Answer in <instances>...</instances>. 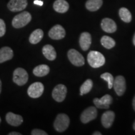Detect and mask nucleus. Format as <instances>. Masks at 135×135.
Here are the masks:
<instances>
[{
	"mask_svg": "<svg viewBox=\"0 0 135 135\" xmlns=\"http://www.w3.org/2000/svg\"><path fill=\"white\" fill-rule=\"evenodd\" d=\"M43 55L47 60L50 61L55 60L56 58V52L53 46L50 45H46L43 46L42 50Z\"/></svg>",
	"mask_w": 135,
	"mask_h": 135,
	"instance_id": "18",
	"label": "nucleus"
},
{
	"mask_svg": "<svg viewBox=\"0 0 135 135\" xmlns=\"http://www.w3.org/2000/svg\"><path fill=\"white\" fill-rule=\"evenodd\" d=\"M93 135H101L102 134L100 132H99V131H95L93 134Z\"/></svg>",
	"mask_w": 135,
	"mask_h": 135,
	"instance_id": "32",
	"label": "nucleus"
},
{
	"mask_svg": "<svg viewBox=\"0 0 135 135\" xmlns=\"http://www.w3.org/2000/svg\"><path fill=\"white\" fill-rule=\"evenodd\" d=\"M8 135H21V134L18 132H11L8 134Z\"/></svg>",
	"mask_w": 135,
	"mask_h": 135,
	"instance_id": "30",
	"label": "nucleus"
},
{
	"mask_svg": "<svg viewBox=\"0 0 135 135\" xmlns=\"http://www.w3.org/2000/svg\"><path fill=\"white\" fill-rule=\"evenodd\" d=\"M6 33V24L4 20L0 19V37H2Z\"/></svg>",
	"mask_w": 135,
	"mask_h": 135,
	"instance_id": "27",
	"label": "nucleus"
},
{
	"mask_svg": "<svg viewBox=\"0 0 135 135\" xmlns=\"http://www.w3.org/2000/svg\"><path fill=\"white\" fill-rule=\"evenodd\" d=\"M13 57V51L8 46L3 47L0 49V63L10 60Z\"/></svg>",
	"mask_w": 135,
	"mask_h": 135,
	"instance_id": "17",
	"label": "nucleus"
},
{
	"mask_svg": "<svg viewBox=\"0 0 135 135\" xmlns=\"http://www.w3.org/2000/svg\"><path fill=\"white\" fill-rule=\"evenodd\" d=\"M133 43L134 44V45L135 46V33L134 35V36H133Z\"/></svg>",
	"mask_w": 135,
	"mask_h": 135,
	"instance_id": "33",
	"label": "nucleus"
},
{
	"mask_svg": "<svg viewBox=\"0 0 135 135\" xmlns=\"http://www.w3.org/2000/svg\"><path fill=\"white\" fill-rule=\"evenodd\" d=\"M31 15L28 11H23L15 16L12 20V25L15 28H21L31 21Z\"/></svg>",
	"mask_w": 135,
	"mask_h": 135,
	"instance_id": "2",
	"label": "nucleus"
},
{
	"mask_svg": "<svg viewBox=\"0 0 135 135\" xmlns=\"http://www.w3.org/2000/svg\"><path fill=\"white\" fill-rule=\"evenodd\" d=\"M50 67L46 65H41L37 66L33 70V74L36 76L43 77L46 76L50 73Z\"/></svg>",
	"mask_w": 135,
	"mask_h": 135,
	"instance_id": "20",
	"label": "nucleus"
},
{
	"mask_svg": "<svg viewBox=\"0 0 135 135\" xmlns=\"http://www.w3.org/2000/svg\"><path fill=\"white\" fill-rule=\"evenodd\" d=\"M1 86H2V83H1V81L0 80V93L1 92Z\"/></svg>",
	"mask_w": 135,
	"mask_h": 135,
	"instance_id": "34",
	"label": "nucleus"
},
{
	"mask_svg": "<svg viewBox=\"0 0 135 135\" xmlns=\"http://www.w3.org/2000/svg\"><path fill=\"white\" fill-rule=\"evenodd\" d=\"M93 88V81L90 79H88L83 83V84L80 87V95L83 96L84 94L88 93Z\"/></svg>",
	"mask_w": 135,
	"mask_h": 135,
	"instance_id": "25",
	"label": "nucleus"
},
{
	"mask_svg": "<svg viewBox=\"0 0 135 135\" xmlns=\"http://www.w3.org/2000/svg\"><path fill=\"white\" fill-rule=\"evenodd\" d=\"M88 62L93 68L103 66L105 63V58L101 53L97 51H91L88 55Z\"/></svg>",
	"mask_w": 135,
	"mask_h": 135,
	"instance_id": "1",
	"label": "nucleus"
},
{
	"mask_svg": "<svg viewBox=\"0 0 135 135\" xmlns=\"http://www.w3.org/2000/svg\"><path fill=\"white\" fill-rule=\"evenodd\" d=\"M133 129H134V130L135 131V121L134 123H133Z\"/></svg>",
	"mask_w": 135,
	"mask_h": 135,
	"instance_id": "35",
	"label": "nucleus"
},
{
	"mask_svg": "<svg viewBox=\"0 0 135 135\" xmlns=\"http://www.w3.org/2000/svg\"><path fill=\"white\" fill-rule=\"evenodd\" d=\"M101 43L102 46L106 49H111L115 46V41L111 37L103 36L101 39Z\"/></svg>",
	"mask_w": 135,
	"mask_h": 135,
	"instance_id": "24",
	"label": "nucleus"
},
{
	"mask_svg": "<svg viewBox=\"0 0 135 135\" xmlns=\"http://www.w3.org/2000/svg\"><path fill=\"white\" fill-rule=\"evenodd\" d=\"M97 115L98 111L97 108L94 106H90L83 111L81 115L80 119L82 123L86 124L95 119L97 117Z\"/></svg>",
	"mask_w": 135,
	"mask_h": 135,
	"instance_id": "8",
	"label": "nucleus"
},
{
	"mask_svg": "<svg viewBox=\"0 0 135 135\" xmlns=\"http://www.w3.org/2000/svg\"><path fill=\"white\" fill-rule=\"evenodd\" d=\"M13 80L17 85H24L28 80V73L25 69L22 68H18L13 72Z\"/></svg>",
	"mask_w": 135,
	"mask_h": 135,
	"instance_id": "4",
	"label": "nucleus"
},
{
	"mask_svg": "<svg viewBox=\"0 0 135 135\" xmlns=\"http://www.w3.org/2000/svg\"><path fill=\"white\" fill-rule=\"evenodd\" d=\"M112 102L113 98L109 94H105L100 99L96 98L93 99L95 107L100 109H108Z\"/></svg>",
	"mask_w": 135,
	"mask_h": 135,
	"instance_id": "12",
	"label": "nucleus"
},
{
	"mask_svg": "<svg viewBox=\"0 0 135 135\" xmlns=\"http://www.w3.org/2000/svg\"><path fill=\"white\" fill-rule=\"evenodd\" d=\"M101 78L108 83L109 89L112 88L114 78L111 73H104L101 75Z\"/></svg>",
	"mask_w": 135,
	"mask_h": 135,
	"instance_id": "26",
	"label": "nucleus"
},
{
	"mask_svg": "<svg viewBox=\"0 0 135 135\" xmlns=\"http://www.w3.org/2000/svg\"><path fill=\"white\" fill-rule=\"evenodd\" d=\"M28 5L27 0H10L8 3V8L12 12H18L24 10Z\"/></svg>",
	"mask_w": 135,
	"mask_h": 135,
	"instance_id": "10",
	"label": "nucleus"
},
{
	"mask_svg": "<svg viewBox=\"0 0 135 135\" xmlns=\"http://www.w3.org/2000/svg\"><path fill=\"white\" fill-rule=\"evenodd\" d=\"M67 93V88L64 84H60L54 88L52 97L57 102H62L65 99Z\"/></svg>",
	"mask_w": 135,
	"mask_h": 135,
	"instance_id": "7",
	"label": "nucleus"
},
{
	"mask_svg": "<svg viewBox=\"0 0 135 135\" xmlns=\"http://www.w3.org/2000/svg\"><path fill=\"white\" fill-rule=\"evenodd\" d=\"M1 118H0V123H1Z\"/></svg>",
	"mask_w": 135,
	"mask_h": 135,
	"instance_id": "36",
	"label": "nucleus"
},
{
	"mask_svg": "<svg viewBox=\"0 0 135 135\" xmlns=\"http://www.w3.org/2000/svg\"><path fill=\"white\" fill-rule=\"evenodd\" d=\"M119 15L123 21L129 23L132 20V16L130 11L126 8H121L119 11Z\"/></svg>",
	"mask_w": 135,
	"mask_h": 135,
	"instance_id": "23",
	"label": "nucleus"
},
{
	"mask_svg": "<svg viewBox=\"0 0 135 135\" xmlns=\"http://www.w3.org/2000/svg\"><path fill=\"white\" fill-rule=\"evenodd\" d=\"M103 0H88L86 3V8L90 11H96L101 7Z\"/></svg>",
	"mask_w": 135,
	"mask_h": 135,
	"instance_id": "22",
	"label": "nucleus"
},
{
	"mask_svg": "<svg viewBox=\"0 0 135 135\" xmlns=\"http://www.w3.org/2000/svg\"><path fill=\"white\" fill-rule=\"evenodd\" d=\"M6 120L8 124L13 126H18L23 123V119L21 116L9 112L6 115Z\"/></svg>",
	"mask_w": 135,
	"mask_h": 135,
	"instance_id": "15",
	"label": "nucleus"
},
{
	"mask_svg": "<svg viewBox=\"0 0 135 135\" xmlns=\"http://www.w3.org/2000/svg\"><path fill=\"white\" fill-rule=\"evenodd\" d=\"M70 118L66 114L61 113L58 114L54 122V128L58 132L65 131L70 125Z\"/></svg>",
	"mask_w": 135,
	"mask_h": 135,
	"instance_id": "3",
	"label": "nucleus"
},
{
	"mask_svg": "<svg viewBox=\"0 0 135 135\" xmlns=\"http://www.w3.org/2000/svg\"><path fill=\"white\" fill-rule=\"evenodd\" d=\"M91 45V36L88 32H83L80 38V47L83 51H87Z\"/></svg>",
	"mask_w": 135,
	"mask_h": 135,
	"instance_id": "16",
	"label": "nucleus"
},
{
	"mask_svg": "<svg viewBox=\"0 0 135 135\" xmlns=\"http://www.w3.org/2000/svg\"><path fill=\"white\" fill-rule=\"evenodd\" d=\"M114 91L118 96H122L125 93L126 89V80L123 76H118L114 80L113 85Z\"/></svg>",
	"mask_w": 135,
	"mask_h": 135,
	"instance_id": "9",
	"label": "nucleus"
},
{
	"mask_svg": "<svg viewBox=\"0 0 135 135\" xmlns=\"http://www.w3.org/2000/svg\"><path fill=\"white\" fill-rule=\"evenodd\" d=\"M101 26L104 31L108 33H114L117 30V26L115 22L110 18H104L101 21Z\"/></svg>",
	"mask_w": 135,
	"mask_h": 135,
	"instance_id": "13",
	"label": "nucleus"
},
{
	"mask_svg": "<svg viewBox=\"0 0 135 135\" xmlns=\"http://www.w3.org/2000/svg\"><path fill=\"white\" fill-rule=\"evenodd\" d=\"M66 35L65 30L60 25H56L51 28L48 33V36L50 38L55 40H61L65 38Z\"/></svg>",
	"mask_w": 135,
	"mask_h": 135,
	"instance_id": "11",
	"label": "nucleus"
},
{
	"mask_svg": "<svg viewBox=\"0 0 135 135\" xmlns=\"http://www.w3.org/2000/svg\"><path fill=\"white\" fill-rule=\"evenodd\" d=\"M31 134L32 135H48V133L45 132V131L39 129H35L31 131Z\"/></svg>",
	"mask_w": 135,
	"mask_h": 135,
	"instance_id": "28",
	"label": "nucleus"
},
{
	"mask_svg": "<svg viewBox=\"0 0 135 135\" xmlns=\"http://www.w3.org/2000/svg\"><path fill=\"white\" fill-rule=\"evenodd\" d=\"M34 4L41 6L43 5V1H40V0H35V1H34Z\"/></svg>",
	"mask_w": 135,
	"mask_h": 135,
	"instance_id": "29",
	"label": "nucleus"
},
{
	"mask_svg": "<svg viewBox=\"0 0 135 135\" xmlns=\"http://www.w3.org/2000/svg\"><path fill=\"white\" fill-rule=\"evenodd\" d=\"M44 85L40 82L33 83L28 89V94L32 98H38L43 94Z\"/></svg>",
	"mask_w": 135,
	"mask_h": 135,
	"instance_id": "6",
	"label": "nucleus"
},
{
	"mask_svg": "<svg viewBox=\"0 0 135 135\" xmlns=\"http://www.w3.org/2000/svg\"><path fill=\"white\" fill-rule=\"evenodd\" d=\"M43 35L44 33L43 30L41 29H37L33 31V33H31V35H30L29 41L31 44L36 45L39 42L41 41L43 37Z\"/></svg>",
	"mask_w": 135,
	"mask_h": 135,
	"instance_id": "21",
	"label": "nucleus"
},
{
	"mask_svg": "<svg viewBox=\"0 0 135 135\" xmlns=\"http://www.w3.org/2000/svg\"><path fill=\"white\" fill-rule=\"evenodd\" d=\"M53 8L56 12L65 13L69 9V4L65 0H56L53 4Z\"/></svg>",
	"mask_w": 135,
	"mask_h": 135,
	"instance_id": "19",
	"label": "nucleus"
},
{
	"mask_svg": "<svg viewBox=\"0 0 135 135\" xmlns=\"http://www.w3.org/2000/svg\"><path fill=\"white\" fill-rule=\"evenodd\" d=\"M115 114L112 111H107L104 112L101 116V123L106 128H109L112 126L114 122Z\"/></svg>",
	"mask_w": 135,
	"mask_h": 135,
	"instance_id": "14",
	"label": "nucleus"
},
{
	"mask_svg": "<svg viewBox=\"0 0 135 135\" xmlns=\"http://www.w3.org/2000/svg\"><path fill=\"white\" fill-rule=\"evenodd\" d=\"M68 57L73 65L76 66H82L84 65V58L83 55L75 49H71L68 52Z\"/></svg>",
	"mask_w": 135,
	"mask_h": 135,
	"instance_id": "5",
	"label": "nucleus"
},
{
	"mask_svg": "<svg viewBox=\"0 0 135 135\" xmlns=\"http://www.w3.org/2000/svg\"><path fill=\"white\" fill-rule=\"evenodd\" d=\"M132 104H133V109H134V110L135 111V96L134 97V98H133Z\"/></svg>",
	"mask_w": 135,
	"mask_h": 135,
	"instance_id": "31",
	"label": "nucleus"
}]
</instances>
